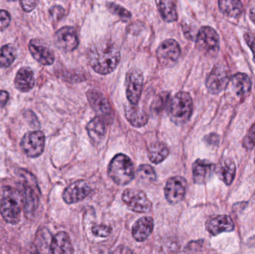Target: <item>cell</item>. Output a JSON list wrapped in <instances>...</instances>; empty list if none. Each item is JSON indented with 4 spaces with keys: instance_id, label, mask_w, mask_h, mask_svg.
<instances>
[{
    "instance_id": "obj_1",
    "label": "cell",
    "mask_w": 255,
    "mask_h": 254,
    "mask_svg": "<svg viewBox=\"0 0 255 254\" xmlns=\"http://www.w3.org/2000/svg\"><path fill=\"white\" fill-rule=\"evenodd\" d=\"M121 50L114 42L104 40L94 43L88 52V59L94 71L99 74L112 73L121 61Z\"/></svg>"
},
{
    "instance_id": "obj_2",
    "label": "cell",
    "mask_w": 255,
    "mask_h": 254,
    "mask_svg": "<svg viewBox=\"0 0 255 254\" xmlns=\"http://www.w3.org/2000/svg\"><path fill=\"white\" fill-rule=\"evenodd\" d=\"M23 209L22 192L15 188L7 186L3 189L0 204V213L7 223L17 225Z\"/></svg>"
},
{
    "instance_id": "obj_3",
    "label": "cell",
    "mask_w": 255,
    "mask_h": 254,
    "mask_svg": "<svg viewBox=\"0 0 255 254\" xmlns=\"http://www.w3.org/2000/svg\"><path fill=\"white\" fill-rule=\"evenodd\" d=\"M193 108V99L190 94L181 91L175 94L169 101L168 115L175 125H184L191 117Z\"/></svg>"
},
{
    "instance_id": "obj_4",
    "label": "cell",
    "mask_w": 255,
    "mask_h": 254,
    "mask_svg": "<svg viewBox=\"0 0 255 254\" xmlns=\"http://www.w3.org/2000/svg\"><path fill=\"white\" fill-rule=\"evenodd\" d=\"M19 177L22 179V200L25 216L31 217L37 210L40 199V189L34 176L25 169H20Z\"/></svg>"
},
{
    "instance_id": "obj_5",
    "label": "cell",
    "mask_w": 255,
    "mask_h": 254,
    "mask_svg": "<svg viewBox=\"0 0 255 254\" xmlns=\"http://www.w3.org/2000/svg\"><path fill=\"white\" fill-rule=\"evenodd\" d=\"M108 173L116 184L126 186L134 177L133 162L127 155L119 154L111 161Z\"/></svg>"
},
{
    "instance_id": "obj_6",
    "label": "cell",
    "mask_w": 255,
    "mask_h": 254,
    "mask_svg": "<svg viewBox=\"0 0 255 254\" xmlns=\"http://www.w3.org/2000/svg\"><path fill=\"white\" fill-rule=\"evenodd\" d=\"M196 47L205 55H216L220 51V37L217 31L210 26L200 28L196 37Z\"/></svg>"
},
{
    "instance_id": "obj_7",
    "label": "cell",
    "mask_w": 255,
    "mask_h": 254,
    "mask_svg": "<svg viewBox=\"0 0 255 254\" xmlns=\"http://www.w3.org/2000/svg\"><path fill=\"white\" fill-rule=\"evenodd\" d=\"M45 140V134L42 131L26 133L21 140V149L28 158H38L44 151Z\"/></svg>"
},
{
    "instance_id": "obj_8",
    "label": "cell",
    "mask_w": 255,
    "mask_h": 254,
    "mask_svg": "<svg viewBox=\"0 0 255 254\" xmlns=\"http://www.w3.org/2000/svg\"><path fill=\"white\" fill-rule=\"evenodd\" d=\"M122 198L129 210L136 213H148L152 207L151 201L145 192L140 189H126L123 193Z\"/></svg>"
},
{
    "instance_id": "obj_9",
    "label": "cell",
    "mask_w": 255,
    "mask_h": 254,
    "mask_svg": "<svg viewBox=\"0 0 255 254\" xmlns=\"http://www.w3.org/2000/svg\"><path fill=\"white\" fill-rule=\"evenodd\" d=\"M143 74L138 69H130L126 77V90L130 104L136 105L139 102L143 87Z\"/></svg>"
},
{
    "instance_id": "obj_10",
    "label": "cell",
    "mask_w": 255,
    "mask_h": 254,
    "mask_svg": "<svg viewBox=\"0 0 255 254\" xmlns=\"http://www.w3.org/2000/svg\"><path fill=\"white\" fill-rule=\"evenodd\" d=\"M230 82V73L227 67L223 64H217L208 75L206 86L212 94H218L226 89Z\"/></svg>"
},
{
    "instance_id": "obj_11",
    "label": "cell",
    "mask_w": 255,
    "mask_h": 254,
    "mask_svg": "<svg viewBox=\"0 0 255 254\" xmlns=\"http://www.w3.org/2000/svg\"><path fill=\"white\" fill-rule=\"evenodd\" d=\"M87 96L97 116L109 123L113 119V110L107 98L97 89H90L87 92Z\"/></svg>"
},
{
    "instance_id": "obj_12",
    "label": "cell",
    "mask_w": 255,
    "mask_h": 254,
    "mask_svg": "<svg viewBox=\"0 0 255 254\" xmlns=\"http://www.w3.org/2000/svg\"><path fill=\"white\" fill-rule=\"evenodd\" d=\"M179 44L173 39H168L160 43L157 50V56L160 64L171 66L175 64L181 56Z\"/></svg>"
},
{
    "instance_id": "obj_13",
    "label": "cell",
    "mask_w": 255,
    "mask_h": 254,
    "mask_svg": "<svg viewBox=\"0 0 255 254\" xmlns=\"http://www.w3.org/2000/svg\"><path fill=\"white\" fill-rule=\"evenodd\" d=\"M187 183L184 177L180 176L171 177L166 182L164 194L168 202L178 204L185 196Z\"/></svg>"
},
{
    "instance_id": "obj_14",
    "label": "cell",
    "mask_w": 255,
    "mask_h": 254,
    "mask_svg": "<svg viewBox=\"0 0 255 254\" xmlns=\"http://www.w3.org/2000/svg\"><path fill=\"white\" fill-rule=\"evenodd\" d=\"M92 192V188L85 180H77L69 185L63 192V199L67 204L83 201Z\"/></svg>"
},
{
    "instance_id": "obj_15",
    "label": "cell",
    "mask_w": 255,
    "mask_h": 254,
    "mask_svg": "<svg viewBox=\"0 0 255 254\" xmlns=\"http://www.w3.org/2000/svg\"><path fill=\"white\" fill-rule=\"evenodd\" d=\"M55 43L58 49L65 52H72L79 44L77 32L73 27L65 26L55 33Z\"/></svg>"
},
{
    "instance_id": "obj_16",
    "label": "cell",
    "mask_w": 255,
    "mask_h": 254,
    "mask_svg": "<svg viewBox=\"0 0 255 254\" xmlns=\"http://www.w3.org/2000/svg\"><path fill=\"white\" fill-rule=\"evenodd\" d=\"M235 228L233 220L227 215L212 216L206 222L207 231L212 236H217L224 232H232Z\"/></svg>"
},
{
    "instance_id": "obj_17",
    "label": "cell",
    "mask_w": 255,
    "mask_h": 254,
    "mask_svg": "<svg viewBox=\"0 0 255 254\" xmlns=\"http://www.w3.org/2000/svg\"><path fill=\"white\" fill-rule=\"evenodd\" d=\"M215 167L212 163L206 160H197L193 165V177L195 183L204 184L209 181L214 173Z\"/></svg>"
},
{
    "instance_id": "obj_18",
    "label": "cell",
    "mask_w": 255,
    "mask_h": 254,
    "mask_svg": "<svg viewBox=\"0 0 255 254\" xmlns=\"http://www.w3.org/2000/svg\"><path fill=\"white\" fill-rule=\"evenodd\" d=\"M28 50L33 58L43 65H52L55 61L53 52L47 46L41 44L36 40H31L29 42Z\"/></svg>"
},
{
    "instance_id": "obj_19",
    "label": "cell",
    "mask_w": 255,
    "mask_h": 254,
    "mask_svg": "<svg viewBox=\"0 0 255 254\" xmlns=\"http://www.w3.org/2000/svg\"><path fill=\"white\" fill-rule=\"evenodd\" d=\"M50 252L52 254H74L70 236L64 231L55 234L51 241Z\"/></svg>"
},
{
    "instance_id": "obj_20",
    "label": "cell",
    "mask_w": 255,
    "mask_h": 254,
    "mask_svg": "<svg viewBox=\"0 0 255 254\" xmlns=\"http://www.w3.org/2000/svg\"><path fill=\"white\" fill-rule=\"evenodd\" d=\"M215 173L226 185H231L236 175V165L231 158H223L216 166Z\"/></svg>"
},
{
    "instance_id": "obj_21",
    "label": "cell",
    "mask_w": 255,
    "mask_h": 254,
    "mask_svg": "<svg viewBox=\"0 0 255 254\" xmlns=\"http://www.w3.org/2000/svg\"><path fill=\"white\" fill-rule=\"evenodd\" d=\"M35 85L34 73L30 67H22L15 76V87L22 92H26L34 88Z\"/></svg>"
},
{
    "instance_id": "obj_22",
    "label": "cell",
    "mask_w": 255,
    "mask_h": 254,
    "mask_svg": "<svg viewBox=\"0 0 255 254\" xmlns=\"http://www.w3.org/2000/svg\"><path fill=\"white\" fill-rule=\"evenodd\" d=\"M154 228V221L151 217H142L138 219L133 228L132 236L136 241H145L151 235Z\"/></svg>"
},
{
    "instance_id": "obj_23",
    "label": "cell",
    "mask_w": 255,
    "mask_h": 254,
    "mask_svg": "<svg viewBox=\"0 0 255 254\" xmlns=\"http://www.w3.org/2000/svg\"><path fill=\"white\" fill-rule=\"evenodd\" d=\"M87 131L94 143L103 141L106 134V122L99 116H96L87 125Z\"/></svg>"
},
{
    "instance_id": "obj_24",
    "label": "cell",
    "mask_w": 255,
    "mask_h": 254,
    "mask_svg": "<svg viewBox=\"0 0 255 254\" xmlns=\"http://www.w3.org/2000/svg\"><path fill=\"white\" fill-rule=\"evenodd\" d=\"M125 113L127 120L132 126L139 128L146 125L148 122V115L137 106L129 104L126 107Z\"/></svg>"
},
{
    "instance_id": "obj_25",
    "label": "cell",
    "mask_w": 255,
    "mask_h": 254,
    "mask_svg": "<svg viewBox=\"0 0 255 254\" xmlns=\"http://www.w3.org/2000/svg\"><path fill=\"white\" fill-rule=\"evenodd\" d=\"M231 81L238 96L245 98L249 95L252 89V82L247 74L237 73L232 76Z\"/></svg>"
},
{
    "instance_id": "obj_26",
    "label": "cell",
    "mask_w": 255,
    "mask_h": 254,
    "mask_svg": "<svg viewBox=\"0 0 255 254\" xmlns=\"http://www.w3.org/2000/svg\"><path fill=\"white\" fill-rule=\"evenodd\" d=\"M169 155V148L165 143H154L148 147V158L153 164H160L167 158Z\"/></svg>"
},
{
    "instance_id": "obj_27",
    "label": "cell",
    "mask_w": 255,
    "mask_h": 254,
    "mask_svg": "<svg viewBox=\"0 0 255 254\" xmlns=\"http://www.w3.org/2000/svg\"><path fill=\"white\" fill-rule=\"evenodd\" d=\"M156 3H157L159 12L164 21L166 22H172L178 19L176 5L173 1L161 0V1H156Z\"/></svg>"
},
{
    "instance_id": "obj_28",
    "label": "cell",
    "mask_w": 255,
    "mask_h": 254,
    "mask_svg": "<svg viewBox=\"0 0 255 254\" xmlns=\"http://www.w3.org/2000/svg\"><path fill=\"white\" fill-rule=\"evenodd\" d=\"M220 10L226 16L237 18L241 16L244 10L242 2L236 0H226L219 1Z\"/></svg>"
},
{
    "instance_id": "obj_29",
    "label": "cell",
    "mask_w": 255,
    "mask_h": 254,
    "mask_svg": "<svg viewBox=\"0 0 255 254\" xmlns=\"http://www.w3.org/2000/svg\"><path fill=\"white\" fill-rule=\"evenodd\" d=\"M17 52L13 44L4 45L0 49V67L7 68L10 67L16 59Z\"/></svg>"
},
{
    "instance_id": "obj_30",
    "label": "cell",
    "mask_w": 255,
    "mask_h": 254,
    "mask_svg": "<svg viewBox=\"0 0 255 254\" xmlns=\"http://www.w3.org/2000/svg\"><path fill=\"white\" fill-rule=\"evenodd\" d=\"M137 176L141 181L145 183H152L157 179V174L154 168L147 164L139 166L137 170Z\"/></svg>"
},
{
    "instance_id": "obj_31",
    "label": "cell",
    "mask_w": 255,
    "mask_h": 254,
    "mask_svg": "<svg viewBox=\"0 0 255 254\" xmlns=\"http://www.w3.org/2000/svg\"><path fill=\"white\" fill-rule=\"evenodd\" d=\"M107 7L112 13L119 16L123 20L127 21L131 17V13L125 7H122L119 4L112 2L108 3Z\"/></svg>"
},
{
    "instance_id": "obj_32",
    "label": "cell",
    "mask_w": 255,
    "mask_h": 254,
    "mask_svg": "<svg viewBox=\"0 0 255 254\" xmlns=\"http://www.w3.org/2000/svg\"><path fill=\"white\" fill-rule=\"evenodd\" d=\"M112 232V228L108 225H94L92 227V233L96 237H108Z\"/></svg>"
},
{
    "instance_id": "obj_33",
    "label": "cell",
    "mask_w": 255,
    "mask_h": 254,
    "mask_svg": "<svg viewBox=\"0 0 255 254\" xmlns=\"http://www.w3.org/2000/svg\"><path fill=\"white\" fill-rule=\"evenodd\" d=\"M255 146V122L250 128L248 134L244 140V146L248 150H251Z\"/></svg>"
},
{
    "instance_id": "obj_34",
    "label": "cell",
    "mask_w": 255,
    "mask_h": 254,
    "mask_svg": "<svg viewBox=\"0 0 255 254\" xmlns=\"http://www.w3.org/2000/svg\"><path fill=\"white\" fill-rule=\"evenodd\" d=\"M11 17L5 10H0V31H4L10 25Z\"/></svg>"
},
{
    "instance_id": "obj_35",
    "label": "cell",
    "mask_w": 255,
    "mask_h": 254,
    "mask_svg": "<svg viewBox=\"0 0 255 254\" xmlns=\"http://www.w3.org/2000/svg\"><path fill=\"white\" fill-rule=\"evenodd\" d=\"M64 13H65V10H64L62 7L59 5L53 6L49 10L51 17L55 19V20L61 19L64 16Z\"/></svg>"
},
{
    "instance_id": "obj_36",
    "label": "cell",
    "mask_w": 255,
    "mask_h": 254,
    "mask_svg": "<svg viewBox=\"0 0 255 254\" xmlns=\"http://www.w3.org/2000/svg\"><path fill=\"white\" fill-rule=\"evenodd\" d=\"M244 39L247 42L248 46L251 49L252 52L253 53V58H254V61L255 62V34H252V33H246L244 34Z\"/></svg>"
},
{
    "instance_id": "obj_37",
    "label": "cell",
    "mask_w": 255,
    "mask_h": 254,
    "mask_svg": "<svg viewBox=\"0 0 255 254\" xmlns=\"http://www.w3.org/2000/svg\"><path fill=\"white\" fill-rule=\"evenodd\" d=\"M19 3H20L22 10L28 13L36 7L37 2L35 1H20Z\"/></svg>"
},
{
    "instance_id": "obj_38",
    "label": "cell",
    "mask_w": 255,
    "mask_h": 254,
    "mask_svg": "<svg viewBox=\"0 0 255 254\" xmlns=\"http://www.w3.org/2000/svg\"><path fill=\"white\" fill-rule=\"evenodd\" d=\"M205 143L211 146H216L220 143V137L216 134H210L207 135L204 139Z\"/></svg>"
},
{
    "instance_id": "obj_39",
    "label": "cell",
    "mask_w": 255,
    "mask_h": 254,
    "mask_svg": "<svg viewBox=\"0 0 255 254\" xmlns=\"http://www.w3.org/2000/svg\"><path fill=\"white\" fill-rule=\"evenodd\" d=\"M10 95L7 91L0 90V108L5 107L7 101H9Z\"/></svg>"
},
{
    "instance_id": "obj_40",
    "label": "cell",
    "mask_w": 255,
    "mask_h": 254,
    "mask_svg": "<svg viewBox=\"0 0 255 254\" xmlns=\"http://www.w3.org/2000/svg\"><path fill=\"white\" fill-rule=\"evenodd\" d=\"M250 16L253 22L255 23V7L252 9L251 11H250Z\"/></svg>"
},
{
    "instance_id": "obj_41",
    "label": "cell",
    "mask_w": 255,
    "mask_h": 254,
    "mask_svg": "<svg viewBox=\"0 0 255 254\" xmlns=\"http://www.w3.org/2000/svg\"></svg>"
}]
</instances>
